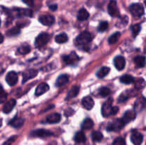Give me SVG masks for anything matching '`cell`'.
<instances>
[{
    "label": "cell",
    "instance_id": "6da1fadb",
    "mask_svg": "<svg viewBox=\"0 0 146 145\" xmlns=\"http://www.w3.org/2000/svg\"><path fill=\"white\" fill-rule=\"evenodd\" d=\"M92 41V36L88 31H84L77 36L76 42L78 45H86Z\"/></svg>",
    "mask_w": 146,
    "mask_h": 145
},
{
    "label": "cell",
    "instance_id": "7a4b0ae2",
    "mask_svg": "<svg viewBox=\"0 0 146 145\" xmlns=\"http://www.w3.org/2000/svg\"><path fill=\"white\" fill-rule=\"evenodd\" d=\"M130 11L131 14L135 17H141L144 14V7L142 4H133L129 7Z\"/></svg>",
    "mask_w": 146,
    "mask_h": 145
},
{
    "label": "cell",
    "instance_id": "3957f363",
    "mask_svg": "<svg viewBox=\"0 0 146 145\" xmlns=\"http://www.w3.org/2000/svg\"><path fill=\"white\" fill-rule=\"evenodd\" d=\"M50 36L46 33H42L36 37L35 40V45L36 48H41L48 42Z\"/></svg>",
    "mask_w": 146,
    "mask_h": 145
},
{
    "label": "cell",
    "instance_id": "277c9868",
    "mask_svg": "<svg viewBox=\"0 0 146 145\" xmlns=\"http://www.w3.org/2000/svg\"><path fill=\"white\" fill-rule=\"evenodd\" d=\"M125 124L124 123L123 121L122 120V119H115V121H113V122L110 123L109 125L107 127V130L108 131H113V132H117V131H119L125 126Z\"/></svg>",
    "mask_w": 146,
    "mask_h": 145
},
{
    "label": "cell",
    "instance_id": "5b68a950",
    "mask_svg": "<svg viewBox=\"0 0 146 145\" xmlns=\"http://www.w3.org/2000/svg\"><path fill=\"white\" fill-rule=\"evenodd\" d=\"M112 103H113V99L112 98H109L105 103L103 105L102 109H101V112H102L103 116L106 117H109L112 115Z\"/></svg>",
    "mask_w": 146,
    "mask_h": 145
},
{
    "label": "cell",
    "instance_id": "8992f818",
    "mask_svg": "<svg viewBox=\"0 0 146 145\" xmlns=\"http://www.w3.org/2000/svg\"><path fill=\"white\" fill-rule=\"evenodd\" d=\"M108 14L113 17H118L120 16L119 10L117 7V3L115 0H111L108 6Z\"/></svg>",
    "mask_w": 146,
    "mask_h": 145
},
{
    "label": "cell",
    "instance_id": "52a82bcc",
    "mask_svg": "<svg viewBox=\"0 0 146 145\" xmlns=\"http://www.w3.org/2000/svg\"><path fill=\"white\" fill-rule=\"evenodd\" d=\"M38 20H39L41 24H42L44 26H47L53 25L54 24V21H55V18L51 15H41L38 18Z\"/></svg>",
    "mask_w": 146,
    "mask_h": 145
},
{
    "label": "cell",
    "instance_id": "ba28073f",
    "mask_svg": "<svg viewBox=\"0 0 146 145\" xmlns=\"http://www.w3.org/2000/svg\"><path fill=\"white\" fill-rule=\"evenodd\" d=\"M52 132L43 129H37V130L31 132V136H34V137H47V136H52Z\"/></svg>",
    "mask_w": 146,
    "mask_h": 145
},
{
    "label": "cell",
    "instance_id": "9c48e42d",
    "mask_svg": "<svg viewBox=\"0 0 146 145\" xmlns=\"http://www.w3.org/2000/svg\"><path fill=\"white\" fill-rule=\"evenodd\" d=\"M131 140L134 145H141L143 141V136L138 132H133L131 136Z\"/></svg>",
    "mask_w": 146,
    "mask_h": 145
},
{
    "label": "cell",
    "instance_id": "30bf717a",
    "mask_svg": "<svg viewBox=\"0 0 146 145\" xmlns=\"http://www.w3.org/2000/svg\"><path fill=\"white\" fill-rule=\"evenodd\" d=\"M6 81L10 86H13L18 82V75L14 71L9 72L6 77Z\"/></svg>",
    "mask_w": 146,
    "mask_h": 145
},
{
    "label": "cell",
    "instance_id": "8fae6325",
    "mask_svg": "<svg viewBox=\"0 0 146 145\" xmlns=\"http://www.w3.org/2000/svg\"><path fill=\"white\" fill-rule=\"evenodd\" d=\"M114 65H115V68L118 71H122L125 65V60L123 56H117L114 58Z\"/></svg>",
    "mask_w": 146,
    "mask_h": 145
},
{
    "label": "cell",
    "instance_id": "7c38bea8",
    "mask_svg": "<svg viewBox=\"0 0 146 145\" xmlns=\"http://www.w3.org/2000/svg\"><path fill=\"white\" fill-rule=\"evenodd\" d=\"M78 60H79L78 56L74 52L71 53L69 55L64 57V61L67 65H73L75 63H76Z\"/></svg>",
    "mask_w": 146,
    "mask_h": 145
},
{
    "label": "cell",
    "instance_id": "4fadbf2b",
    "mask_svg": "<svg viewBox=\"0 0 146 145\" xmlns=\"http://www.w3.org/2000/svg\"><path fill=\"white\" fill-rule=\"evenodd\" d=\"M37 74H38V71L36 70L31 69L26 71L23 74V82H25L26 81L34 78V77L36 76Z\"/></svg>",
    "mask_w": 146,
    "mask_h": 145
},
{
    "label": "cell",
    "instance_id": "5bb4252c",
    "mask_svg": "<svg viewBox=\"0 0 146 145\" xmlns=\"http://www.w3.org/2000/svg\"><path fill=\"white\" fill-rule=\"evenodd\" d=\"M48 90H49V86H48L46 83L42 82V83L39 84V85L37 86L35 91V95H36V96H40V95H43L44 93L46 92Z\"/></svg>",
    "mask_w": 146,
    "mask_h": 145
},
{
    "label": "cell",
    "instance_id": "9a60e30c",
    "mask_svg": "<svg viewBox=\"0 0 146 145\" xmlns=\"http://www.w3.org/2000/svg\"><path fill=\"white\" fill-rule=\"evenodd\" d=\"M82 105L86 109H91L94 106V100L90 96H86L82 100Z\"/></svg>",
    "mask_w": 146,
    "mask_h": 145
},
{
    "label": "cell",
    "instance_id": "2e32d148",
    "mask_svg": "<svg viewBox=\"0 0 146 145\" xmlns=\"http://www.w3.org/2000/svg\"><path fill=\"white\" fill-rule=\"evenodd\" d=\"M135 116H136V114H135V111H127L125 113V115H123V117L122 120L123 121L124 123L126 124L128 122H130L132 120H133L135 118Z\"/></svg>",
    "mask_w": 146,
    "mask_h": 145
},
{
    "label": "cell",
    "instance_id": "e0dca14e",
    "mask_svg": "<svg viewBox=\"0 0 146 145\" xmlns=\"http://www.w3.org/2000/svg\"><path fill=\"white\" fill-rule=\"evenodd\" d=\"M16 100L14 99H11L10 100H9L8 102H7L5 103V105H4V107H3V112L6 114H8L11 112L13 109L14 107L15 106Z\"/></svg>",
    "mask_w": 146,
    "mask_h": 145
},
{
    "label": "cell",
    "instance_id": "ac0fdd59",
    "mask_svg": "<svg viewBox=\"0 0 146 145\" xmlns=\"http://www.w3.org/2000/svg\"><path fill=\"white\" fill-rule=\"evenodd\" d=\"M24 122V119L21 117H14L9 122V125L14 128H20L23 126Z\"/></svg>",
    "mask_w": 146,
    "mask_h": 145
},
{
    "label": "cell",
    "instance_id": "d6986e66",
    "mask_svg": "<svg viewBox=\"0 0 146 145\" xmlns=\"http://www.w3.org/2000/svg\"><path fill=\"white\" fill-rule=\"evenodd\" d=\"M47 122L51 124L58 123L61 121V115L58 113H53L47 116L46 117Z\"/></svg>",
    "mask_w": 146,
    "mask_h": 145
},
{
    "label": "cell",
    "instance_id": "ffe728a7",
    "mask_svg": "<svg viewBox=\"0 0 146 145\" xmlns=\"http://www.w3.org/2000/svg\"><path fill=\"white\" fill-rule=\"evenodd\" d=\"M88 17H89V13L87 11L86 9L83 8L79 10L78 16H77V18L79 21H85V20L88 19Z\"/></svg>",
    "mask_w": 146,
    "mask_h": 145
},
{
    "label": "cell",
    "instance_id": "44dd1931",
    "mask_svg": "<svg viewBox=\"0 0 146 145\" xmlns=\"http://www.w3.org/2000/svg\"><path fill=\"white\" fill-rule=\"evenodd\" d=\"M78 92H79V87L76 86V85L72 87L71 89L69 90V92H68V95H67L66 100H70L75 98V97L77 96Z\"/></svg>",
    "mask_w": 146,
    "mask_h": 145
},
{
    "label": "cell",
    "instance_id": "7402d4cb",
    "mask_svg": "<svg viewBox=\"0 0 146 145\" xmlns=\"http://www.w3.org/2000/svg\"><path fill=\"white\" fill-rule=\"evenodd\" d=\"M68 82V76L67 75H61L57 79L56 85L57 87H61L66 84Z\"/></svg>",
    "mask_w": 146,
    "mask_h": 145
},
{
    "label": "cell",
    "instance_id": "603a6c76",
    "mask_svg": "<svg viewBox=\"0 0 146 145\" xmlns=\"http://www.w3.org/2000/svg\"><path fill=\"white\" fill-rule=\"evenodd\" d=\"M94 122L90 118H86L85 120L83 122L82 125H81V128L82 129H84V130H87V129H90L94 127Z\"/></svg>",
    "mask_w": 146,
    "mask_h": 145
},
{
    "label": "cell",
    "instance_id": "cb8c5ba5",
    "mask_svg": "<svg viewBox=\"0 0 146 145\" xmlns=\"http://www.w3.org/2000/svg\"><path fill=\"white\" fill-rule=\"evenodd\" d=\"M74 140L76 141V143H84L86 140L85 134L83 132H77L75 135V137H74Z\"/></svg>",
    "mask_w": 146,
    "mask_h": 145
},
{
    "label": "cell",
    "instance_id": "d4e9b609",
    "mask_svg": "<svg viewBox=\"0 0 146 145\" xmlns=\"http://www.w3.org/2000/svg\"><path fill=\"white\" fill-rule=\"evenodd\" d=\"M134 63L138 68H143L145 65V58L144 56H137L134 58Z\"/></svg>",
    "mask_w": 146,
    "mask_h": 145
},
{
    "label": "cell",
    "instance_id": "484cf974",
    "mask_svg": "<svg viewBox=\"0 0 146 145\" xmlns=\"http://www.w3.org/2000/svg\"><path fill=\"white\" fill-rule=\"evenodd\" d=\"M120 81L122 83L128 85V84H131L134 82V78L131 75H123L121 78H120Z\"/></svg>",
    "mask_w": 146,
    "mask_h": 145
},
{
    "label": "cell",
    "instance_id": "4316f807",
    "mask_svg": "<svg viewBox=\"0 0 146 145\" xmlns=\"http://www.w3.org/2000/svg\"><path fill=\"white\" fill-rule=\"evenodd\" d=\"M110 72V68L108 67H103L97 72V77L99 78H103L106 76Z\"/></svg>",
    "mask_w": 146,
    "mask_h": 145
},
{
    "label": "cell",
    "instance_id": "83f0119b",
    "mask_svg": "<svg viewBox=\"0 0 146 145\" xmlns=\"http://www.w3.org/2000/svg\"><path fill=\"white\" fill-rule=\"evenodd\" d=\"M55 41L58 44H64V43H66L68 41V36L66 34H64V33L58 34V35L56 36Z\"/></svg>",
    "mask_w": 146,
    "mask_h": 145
},
{
    "label": "cell",
    "instance_id": "f1b7e54d",
    "mask_svg": "<svg viewBox=\"0 0 146 145\" xmlns=\"http://www.w3.org/2000/svg\"><path fill=\"white\" fill-rule=\"evenodd\" d=\"M91 137H92V140L95 142H101V140L104 138V136H103L102 133L98 131H95L92 133V135H91Z\"/></svg>",
    "mask_w": 146,
    "mask_h": 145
},
{
    "label": "cell",
    "instance_id": "f546056e",
    "mask_svg": "<svg viewBox=\"0 0 146 145\" xmlns=\"http://www.w3.org/2000/svg\"><path fill=\"white\" fill-rule=\"evenodd\" d=\"M120 37H121V33L115 32V34H113L112 36H110L109 39H108V43L110 44H115L118 41Z\"/></svg>",
    "mask_w": 146,
    "mask_h": 145
},
{
    "label": "cell",
    "instance_id": "4dcf8cb0",
    "mask_svg": "<svg viewBox=\"0 0 146 145\" xmlns=\"http://www.w3.org/2000/svg\"><path fill=\"white\" fill-rule=\"evenodd\" d=\"M31 51V48L29 45H23L21 47H19L18 49V52L22 55L29 53Z\"/></svg>",
    "mask_w": 146,
    "mask_h": 145
},
{
    "label": "cell",
    "instance_id": "1f68e13d",
    "mask_svg": "<svg viewBox=\"0 0 146 145\" xmlns=\"http://www.w3.org/2000/svg\"><path fill=\"white\" fill-rule=\"evenodd\" d=\"M19 16H32V11L30 9H21L17 10Z\"/></svg>",
    "mask_w": 146,
    "mask_h": 145
},
{
    "label": "cell",
    "instance_id": "d6a6232c",
    "mask_svg": "<svg viewBox=\"0 0 146 145\" xmlns=\"http://www.w3.org/2000/svg\"><path fill=\"white\" fill-rule=\"evenodd\" d=\"M111 93V90H110L109 88H106V87H103L100 89L99 94L101 97L103 98H105V97H107L108 95H110Z\"/></svg>",
    "mask_w": 146,
    "mask_h": 145
},
{
    "label": "cell",
    "instance_id": "836d02e7",
    "mask_svg": "<svg viewBox=\"0 0 146 145\" xmlns=\"http://www.w3.org/2000/svg\"><path fill=\"white\" fill-rule=\"evenodd\" d=\"M7 98V94L3 90L2 88L0 85V104L3 103L4 101H6Z\"/></svg>",
    "mask_w": 146,
    "mask_h": 145
},
{
    "label": "cell",
    "instance_id": "e575fe53",
    "mask_svg": "<svg viewBox=\"0 0 146 145\" xmlns=\"http://www.w3.org/2000/svg\"><path fill=\"white\" fill-rule=\"evenodd\" d=\"M141 26L140 24H135V25H133L132 27V32H133V36H136L138 34V33L140 32L141 31Z\"/></svg>",
    "mask_w": 146,
    "mask_h": 145
},
{
    "label": "cell",
    "instance_id": "d590c367",
    "mask_svg": "<svg viewBox=\"0 0 146 145\" xmlns=\"http://www.w3.org/2000/svg\"><path fill=\"white\" fill-rule=\"evenodd\" d=\"M108 22H106V21H103V22H101V24H99V26H98V31L103 32V31H106V30L108 28Z\"/></svg>",
    "mask_w": 146,
    "mask_h": 145
},
{
    "label": "cell",
    "instance_id": "8d00e7d4",
    "mask_svg": "<svg viewBox=\"0 0 146 145\" xmlns=\"http://www.w3.org/2000/svg\"><path fill=\"white\" fill-rule=\"evenodd\" d=\"M125 139L122 137H118L113 141V145H125Z\"/></svg>",
    "mask_w": 146,
    "mask_h": 145
},
{
    "label": "cell",
    "instance_id": "74e56055",
    "mask_svg": "<svg viewBox=\"0 0 146 145\" xmlns=\"http://www.w3.org/2000/svg\"><path fill=\"white\" fill-rule=\"evenodd\" d=\"M20 32V30L19 28H18L17 27H14V28H11V30L7 32V35L8 36H15L17 35V34H19Z\"/></svg>",
    "mask_w": 146,
    "mask_h": 145
},
{
    "label": "cell",
    "instance_id": "f35d334b",
    "mask_svg": "<svg viewBox=\"0 0 146 145\" xmlns=\"http://www.w3.org/2000/svg\"><path fill=\"white\" fill-rule=\"evenodd\" d=\"M17 136H11V137H10L9 139L8 140H7V142H6L5 143H4L3 145H11L13 143H14V141H15L16 139H17Z\"/></svg>",
    "mask_w": 146,
    "mask_h": 145
},
{
    "label": "cell",
    "instance_id": "ab89813d",
    "mask_svg": "<svg viewBox=\"0 0 146 145\" xmlns=\"http://www.w3.org/2000/svg\"><path fill=\"white\" fill-rule=\"evenodd\" d=\"M25 4H27V5L29 6V7H32L34 6V0H22Z\"/></svg>",
    "mask_w": 146,
    "mask_h": 145
},
{
    "label": "cell",
    "instance_id": "60d3db41",
    "mask_svg": "<svg viewBox=\"0 0 146 145\" xmlns=\"http://www.w3.org/2000/svg\"><path fill=\"white\" fill-rule=\"evenodd\" d=\"M72 112H74V110H73V109H66V110H65V113H64V115H65V116L68 117V116H70V115H72V113H73Z\"/></svg>",
    "mask_w": 146,
    "mask_h": 145
},
{
    "label": "cell",
    "instance_id": "b9f144b4",
    "mask_svg": "<svg viewBox=\"0 0 146 145\" xmlns=\"http://www.w3.org/2000/svg\"><path fill=\"white\" fill-rule=\"evenodd\" d=\"M119 110L118 107L115 106V107H113V109H112V115H115V114L118 112V111Z\"/></svg>",
    "mask_w": 146,
    "mask_h": 145
},
{
    "label": "cell",
    "instance_id": "7bdbcfd3",
    "mask_svg": "<svg viewBox=\"0 0 146 145\" xmlns=\"http://www.w3.org/2000/svg\"><path fill=\"white\" fill-rule=\"evenodd\" d=\"M49 9L51 11H56L57 9V5L56 4H53V5L49 6Z\"/></svg>",
    "mask_w": 146,
    "mask_h": 145
},
{
    "label": "cell",
    "instance_id": "ee69618b",
    "mask_svg": "<svg viewBox=\"0 0 146 145\" xmlns=\"http://www.w3.org/2000/svg\"><path fill=\"white\" fill-rule=\"evenodd\" d=\"M3 41H4V36H3L2 34L0 33V44H1V43L3 42Z\"/></svg>",
    "mask_w": 146,
    "mask_h": 145
},
{
    "label": "cell",
    "instance_id": "f6af8a7d",
    "mask_svg": "<svg viewBox=\"0 0 146 145\" xmlns=\"http://www.w3.org/2000/svg\"><path fill=\"white\" fill-rule=\"evenodd\" d=\"M0 25H1V20H0Z\"/></svg>",
    "mask_w": 146,
    "mask_h": 145
}]
</instances>
